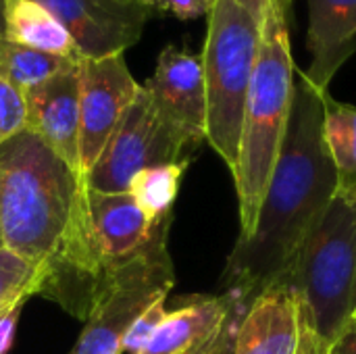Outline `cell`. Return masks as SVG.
<instances>
[{"label":"cell","instance_id":"cell-5","mask_svg":"<svg viewBox=\"0 0 356 354\" xmlns=\"http://www.w3.org/2000/svg\"><path fill=\"white\" fill-rule=\"evenodd\" d=\"M202 69L207 86V142L234 173L246 96L261 46V23L236 0L211 8Z\"/></svg>","mask_w":356,"mask_h":354},{"label":"cell","instance_id":"cell-22","mask_svg":"<svg viewBox=\"0 0 356 354\" xmlns=\"http://www.w3.org/2000/svg\"><path fill=\"white\" fill-rule=\"evenodd\" d=\"M165 317H167L165 300H156L154 305H150L125 332L121 342V354L142 353V348L150 342V338L154 336V332L159 330Z\"/></svg>","mask_w":356,"mask_h":354},{"label":"cell","instance_id":"cell-26","mask_svg":"<svg viewBox=\"0 0 356 354\" xmlns=\"http://www.w3.org/2000/svg\"><path fill=\"white\" fill-rule=\"evenodd\" d=\"M325 354H356V317L353 323L338 336V340L325 351Z\"/></svg>","mask_w":356,"mask_h":354},{"label":"cell","instance_id":"cell-16","mask_svg":"<svg viewBox=\"0 0 356 354\" xmlns=\"http://www.w3.org/2000/svg\"><path fill=\"white\" fill-rule=\"evenodd\" d=\"M4 40L48 54L81 61L65 25L38 0H6Z\"/></svg>","mask_w":356,"mask_h":354},{"label":"cell","instance_id":"cell-1","mask_svg":"<svg viewBox=\"0 0 356 354\" xmlns=\"http://www.w3.org/2000/svg\"><path fill=\"white\" fill-rule=\"evenodd\" d=\"M286 138L269 177L257 227L227 263L229 292L252 303L292 267L311 230L338 192V175L323 136L325 106L298 73Z\"/></svg>","mask_w":356,"mask_h":354},{"label":"cell","instance_id":"cell-29","mask_svg":"<svg viewBox=\"0 0 356 354\" xmlns=\"http://www.w3.org/2000/svg\"><path fill=\"white\" fill-rule=\"evenodd\" d=\"M277 2H280V6L286 10V15L290 13V8H292V4H294V0H277Z\"/></svg>","mask_w":356,"mask_h":354},{"label":"cell","instance_id":"cell-10","mask_svg":"<svg viewBox=\"0 0 356 354\" xmlns=\"http://www.w3.org/2000/svg\"><path fill=\"white\" fill-rule=\"evenodd\" d=\"M144 90L161 117L196 148L207 140V86L202 56L186 48L165 46Z\"/></svg>","mask_w":356,"mask_h":354},{"label":"cell","instance_id":"cell-11","mask_svg":"<svg viewBox=\"0 0 356 354\" xmlns=\"http://www.w3.org/2000/svg\"><path fill=\"white\" fill-rule=\"evenodd\" d=\"M25 94L27 125L67 167L81 173L79 165V65L29 88Z\"/></svg>","mask_w":356,"mask_h":354},{"label":"cell","instance_id":"cell-31","mask_svg":"<svg viewBox=\"0 0 356 354\" xmlns=\"http://www.w3.org/2000/svg\"><path fill=\"white\" fill-rule=\"evenodd\" d=\"M142 2H144V0H142ZM144 4H146V2H144Z\"/></svg>","mask_w":356,"mask_h":354},{"label":"cell","instance_id":"cell-13","mask_svg":"<svg viewBox=\"0 0 356 354\" xmlns=\"http://www.w3.org/2000/svg\"><path fill=\"white\" fill-rule=\"evenodd\" d=\"M307 50L311 67L305 79L317 92H330L336 73L356 52V0H307Z\"/></svg>","mask_w":356,"mask_h":354},{"label":"cell","instance_id":"cell-20","mask_svg":"<svg viewBox=\"0 0 356 354\" xmlns=\"http://www.w3.org/2000/svg\"><path fill=\"white\" fill-rule=\"evenodd\" d=\"M35 282L38 271L27 261H23L8 248L0 250V309L15 298L33 296Z\"/></svg>","mask_w":356,"mask_h":354},{"label":"cell","instance_id":"cell-25","mask_svg":"<svg viewBox=\"0 0 356 354\" xmlns=\"http://www.w3.org/2000/svg\"><path fill=\"white\" fill-rule=\"evenodd\" d=\"M25 300H27V296H21L0 309V354H8L10 346H13L15 328L19 323L21 309H23Z\"/></svg>","mask_w":356,"mask_h":354},{"label":"cell","instance_id":"cell-7","mask_svg":"<svg viewBox=\"0 0 356 354\" xmlns=\"http://www.w3.org/2000/svg\"><path fill=\"white\" fill-rule=\"evenodd\" d=\"M188 142L161 117L150 94L140 88L83 184L96 192H129L134 177L152 165L186 161Z\"/></svg>","mask_w":356,"mask_h":354},{"label":"cell","instance_id":"cell-21","mask_svg":"<svg viewBox=\"0 0 356 354\" xmlns=\"http://www.w3.org/2000/svg\"><path fill=\"white\" fill-rule=\"evenodd\" d=\"M27 125L25 94L0 75V146Z\"/></svg>","mask_w":356,"mask_h":354},{"label":"cell","instance_id":"cell-18","mask_svg":"<svg viewBox=\"0 0 356 354\" xmlns=\"http://www.w3.org/2000/svg\"><path fill=\"white\" fill-rule=\"evenodd\" d=\"M188 163L190 159L179 161V163L152 165V167L142 169L134 177L129 186V194L134 196L142 213L148 217V221L161 223L171 217V209L177 198L179 184H181Z\"/></svg>","mask_w":356,"mask_h":354},{"label":"cell","instance_id":"cell-27","mask_svg":"<svg viewBox=\"0 0 356 354\" xmlns=\"http://www.w3.org/2000/svg\"><path fill=\"white\" fill-rule=\"evenodd\" d=\"M236 2H238L242 8H246L259 23H263V19H265L269 6L273 4V0H236Z\"/></svg>","mask_w":356,"mask_h":354},{"label":"cell","instance_id":"cell-19","mask_svg":"<svg viewBox=\"0 0 356 354\" xmlns=\"http://www.w3.org/2000/svg\"><path fill=\"white\" fill-rule=\"evenodd\" d=\"M75 65H79V61L75 58L33 50L21 44H13L4 38L0 40V75L17 86L21 92H27L29 88Z\"/></svg>","mask_w":356,"mask_h":354},{"label":"cell","instance_id":"cell-28","mask_svg":"<svg viewBox=\"0 0 356 354\" xmlns=\"http://www.w3.org/2000/svg\"><path fill=\"white\" fill-rule=\"evenodd\" d=\"M4 6H6V0H0V40L4 38Z\"/></svg>","mask_w":356,"mask_h":354},{"label":"cell","instance_id":"cell-30","mask_svg":"<svg viewBox=\"0 0 356 354\" xmlns=\"http://www.w3.org/2000/svg\"><path fill=\"white\" fill-rule=\"evenodd\" d=\"M4 248V238H2V223H0V250Z\"/></svg>","mask_w":356,"mask_h":354},{"label":"cell","instance_id":"cell-2","mask_svg":"<svg viewBox=\"0 0 356 354\" xmlns=\"http://www.w3.org/2000/svg\"><path fill=\"white\" fill-rule=\"evenodd\" d=\"M83 194L73 173L33 131L0 146V223L4 248L38 273L58 250Z\"/></svg>","mask_w":356,"mask_h":354},{"label":"cell","instance_id":"cell-14","mask_svg":"<svg viewBox=\"0 0 356 354\" xmlns=\"http://www.w3.org/2000/svg\"><path fill=\"white\" fill-rule=\"evenodd\" d=\"M300 313L292 288L275 282L248 307L236 340V354H300Z\"/></svg>","mask_w":356,"mask_h":354},{"label":"cell","instance_id":"cell-6","mask_svg":"<svg viewBox=\"0 0 356 354\" xmlns=\"http://www.w3.org/2000/svg\"><path fill=\"white\" fill-rule=\"evenodd\" d=\"M171 219L163 221L150 244L123 263L98 296L71 354H121L129 325L156 300H165L175 284L167 252Z\"/></svg>","mask_w":356,"mask_h":354},{"label":"cell","instance_id":"cell-3","mask_svg":"<svg viewBox=\"0 0 356 354\" xmlns=\"http://www.w3.org/2000/svg\"><path fill=\"white\" fill-rule=\"evenodd\" d=\"M296 73L288 15L273 0L261 23V46L246 96L238 163L232 173L240 204L238 242L248 240L257 227L261 202L286 138Z\"/></svg>","mask_w":356,"mask_h":354},{"label":"cell","instance_id":"cell-12","mask_svg":"<svg viewBox=\"0 0 356 354\" xmlns=\"http://www.w3.org/2000/svg\"><path fill=\"white\" fill-rule=\"evenodd\" d=\"M86 204L94 240L113 267L140 255L163 223L148 221L129 192H96L86 188Z\"/></svg>","mask_w":356,"mask_h":354},{"label":"cell","instance_id":"cell-8","mask_svg":"<svg viewBox=\"0 0 356 354\" xmlns=\"http://www.w3.org/2000/svg\"><path fill=\"white\" fill-rule=\"evenodd\" d=\"M140 83L123 54L79 61V165L86 173L100 156L117 123L136 100Z\"/></svg>","mask_w":356,"mask_h":354},{"label":"cell","instance_id":"cell-15","mask_svg":"<svg viewBox=\"0 0 356 354\" xmlns=\"http://www.w3.org/2000/svg\"><path fill=\"white\" fill-rule=\"evenodd\" d=\"M234 294L194 296L184 307L167 313L140 354H196L204 351L225 325Z\"/></svg>","mask_w":356,"mask_h":354},{"label":"cell","instance_id":"cell-9","mask_svg":"<svg viewBox=\"0 0 356 354\" xmlns=\"http://www.w3.org/2000/svg\"><path fill=\"white\" fill-rule=\"evenodd\" d=\"M69 31L81 58L123 54L144 31L150 6L142 0H38Z\"/></svg>","mask_w":356,"mask_h":354},{"label":"cell","instance_id":"cell-24","mask_svg":"<svg viewBox=\"0 0 356 354\" xmlns=\"http://www.w3.org/2000/svg\"><path fill=\"white\" fill-rule=\"evenodd\" d=\"M150 10L169 13L177 19H198L209 15L217 0H144Z\"/></svg>","mask_w":356,"mask_h":354},{"label":"cell","instance_id":"cell-23","mask_svg":"<svg viewBox=\"0 0 356 354\" xmlns=\"http://www.w3.org/2000/svg\"><path fill=\"white\" fill-rule=\"evenodd\" d=\"M234 294V303H232V309H229V315L225 319V325L223 330L219 332V336L213 340V344H209L204 351L196 354H236V340H238V330H240V323L250 307L248 300H244L240 294L232 292Z\"/></svg>","mask_w":356,"mask_h":354},{"label":"cell","instance_id":"cell-17","mask_svg":"<svg viewBox=\"0 0 356 354\" xmlns=\"http://www.w3.org/2000/svg\"><path fill=\"white\" fill-rule=\"evenodd\" d=\"M323 136L336 167L338 192L356 200V106L334 100L330 92L323 94Z\"/></svg>","mask_w":356,"mask_h":354},{"label":"cell","instance_id":"cell-4","mask_svg":"<svg viewBox=\"0 0 356 354\" xmlns=\"http://www.w3.org/2000/svg\"><path fill=\"white\" fill-rule=\"evenodd\" d=\"M277 282L298 303L300 354H325L356 317V200L336 192Z\"/></svg>","mask_w":356,"mask_h":354}]
</instances>
